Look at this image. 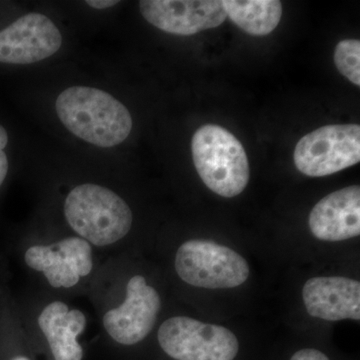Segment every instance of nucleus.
Segmentation results:
<instances>
[{"mask_svg":"<svg viewBox=\"0 0 360 360\" xmlns=\"http://www.w3.org/2000/svg\"><path fill=\"white\" fill-rule=\"evenodd\" d=\"M56 110L71 134L99 148L118 146L131 132L129 110L108 92L94 87H68L56 99Z\"/></svg>","mask_w":360,"mask_h":360,"instance_id":"obj_1","label":"nucleus"},{"mask_svg":"<svg viewBox=\"0 0 360 360\" xmlns=\"http://www.w3.org/2000/svg\"><path fill=\"white\" fill-rule=\"evenodd\" d=\"M194 167L206 186L222 198H234L245 191L250 167L243 143L229 130L205 124L191 141Z\"/></svg>","mask_w":360,"mask_h":360,"instance_id":"obj_2","label":"nucleus"},{"mask_svg":"<svg viewBox=\"0 0 360 360\" xmlns=\"http://www.w3.org/2000/svg\"><path fill=\"white\" fill-rule=\"evenodd\" d=\"M65 215L78 236L96 246L110 245L129 233L132 212L115 191L94 184L75 187L66 196Z\"/></svg>","mask_w":360,"mask_h":360,"instance_id":"obj_3","label":"nucleus"},{"mask_svg":"<svg viewBox=\"0 0 360 360\" xmlns=\"http://www.w3.org/2000/svg\"><path fill=\"white\" fill-rule=\"evenodd\" d=\"M175 269L184 283L208 290L238 288L250 276V265L238 252L200 239L180 245Z\"/></svg>","mask_w":360,"mask_h":360,"instance_id":"obj_4","label":"nucleus"},{"mask_svg":"<svg viewBox=\"0 0 360 360\" xmlns=\"http://www.w3.org/2000/svg\"><path fill=\"white\" fill-rule=\"evenodd\" d=\"M163 352L175 360H233L238 338L229 329L186 316H174L158 329Z\"/></svg>","mask_w":360,"mask_h":360,"instance_id":"obj_5","label":"nucleus"},{"mask_svg":"<svg viewBox=\"0 0 360 360\" xmlns=\"http://www.w3.org/2000/svg\"><path fill=\"white\" fill-rule=\"evenodd\" d=\"M293 160L302 174L322 177L340 172L360 161V127L326 125L303 136Z\"/></svg>","mask_w":360,"mask_h":360,"instance_id":"obj_6","label":"nucleus"},{"mask_svg":"<svg viewBox=\"0 0 360 360\" xmlns=\"http://www.w3.org/2000/svg\"><path fill=\"white\" fill-rule=\"evenodd\" d=\"M63 44V35L44 14L21 16L0 30V63L32 65L51 58Z\"/></svg>","mask_w":360,"mask_h":360,"instance_id":"obj_7","label":"nucleus"},{"mask_svg":"<svg viewBox=\"0 0 360 360\" xmlns=\"http://www.w3.org/2000/svg\"><path fill=\"white\" fill-rule=\"evenodd\" d=\"M160 307L158 291L143 276H135L127 283L124 302L104 315V328L116 342L136 345L153 330Z\"/></svg>","mask_w":360,"mask_h":360,"instance_id":"obj_8","label":"nucleus"},{"mask_svg":"<svg viewBox=\"0 0 360 360\" xmlns=\"http://www.w3.org/2000/svg\"><path fill=\"white\" fill-rule=\"evenodd\" d=\"M139 4L144 20L170 34H196L227 18L219 0H142Z\"/></svg>","mask_w":360,"mask_h":360,"instance_id":"obj_9","label":"nucleus"},{"mask_svg":"<svg viewBox=\"0 0 360 360\" xmlns=\"http://www.w3.org/2000/svg\"><path fill=\"white\" fill-rule=\"evenodd\" d=\"M307 312L328 321L360 319V283L342 276L314 277L303 286Z\"/></svg>","mask_w":360,"mask_h":360,"instance_id":"obj_10","label":"nucleus"},{"mask_svg":"<svg viewBox=\"0 0 360 360\" xmlns=\"http://www.w3.org/2000/svg\"><path fill=\"white\" fill-rule=\"evenodd\" d=\"M309 224L319 240L335 243L359 236L360 187H345L322 198L312 208Z\"/></svg>","mask_w":360,"mask_h":360,"instance_id":"obj_11","label":"nucleus"},{"mask_svg":"<svg viewBox=\"0 0 360 360\" xmlns=\"http://www.w3.org/2000/svg\"><path fill=\"white\" fill-rule=\"evenodd\" d=\"M39 326L54 359L82 360L84 350L77 336L84 330L86 319L80 310H70L61 302H52L40 314Z\"/></svg>","mask_w":360,"mask_h":360,"instance_id":"obj_12","label":"nucleus"},{"mask_svg":"<svg viewBox=\"0 0 360 360\" xmlns=\"http://www.w3.org/2000/svg\"><path fill=\"white\" fill-rule=\"evenodd\" d=\"M222 4L232 22L255 37L274 32L283 16V4L278 0H224Z\"/></svg>","mask_w":360,"mask_h":360,"instance_id":"obj_13","label":"nucleus"},{"mask_svg":"<svg viewBox=\"0 0 360 360\" xmlns=\"http://www.w3.org/2000/svg\"><path fill=\"white\" fill-rule=\"evenodd\" d=\"M25 259L30 269L42 271L52 288H70L80 277L54 245H34L26 250Z\"/></svg>","mask_w":360,"mask_h":360,"instance_id":"obj_14","label":"nucleus"},{"mask_svg":"<svg viewBox=\"0 0 360 360\" xmlns=\"http://www.w3.org/2000/svg\"><path fill=\"white\" fill-rule=\"evenodd\" d=\"M56 250L63 255L79 277L89 276L92 270V250L89 243L84 238H70L63 239L54 245Z\"/></svg>","mask_w":360,"mask_h":360,"instance_id":"obj_15","label":"nucleus"},{"mask_svg":"<svg viewBox=\"0 0 360 360\" xmlns=\"http://www.w3.org/2000/svg\"><path fill=\"white\" fill-rule=\"evenodd\" d=\"M335 63L338 71L352 84L360 86V41L345 39L336 45Z\"/></svg>","mask_w":360,"mask_h":360,"instance_id":"obj_16","label":"nucleus"},{"mask_svg":"<svg viewBox=\"0 0 360 360\" xmlns=\"http://www.w3.org/2000/svg\"><path fill=\"white\" fill-rule=\"evenodd\" d=\"M7 143H8V134L6 129L0 124V186L6 180L7 172H8V158L4 153Z\"/></svg>","mask_w":360,"mask_h":360,"instance_id":"obj_17","label":"nucleus"},{"mask_svg":"<svg viewBox=\"0 0 360 360\" xmlns=\"http://www.w3.org/2000/svg\"><path fill=\"white\" fill-rule=\"evenodd\" d=\"M290 360H329L326 354L321 352L312 348H305V349L298 350L292 355Z\"/></svg>","mask_w":360,"mask_h":360,"instance_id":"obj_18","label":"nucleus"},{"mask_svg":"<svg viewBox=\"0 0 360 360\" xmlns=\"http://www.w3.org/2000/svg\"><path fill=\"white\" fill-rule=\"evenodd\" d=\"M86 4L92 8L108 9L115 6L116 4H120V1H116V0H89Z\"/></svg>","mask_w":360,"mask_h":360,"instance_id":"obj_19","label":"nucleus"},{"mask_svg":"<svg viewBox=\"0 0 360 360\" xmlns=\"http://www.w3.org/2000/svg\"><path fill=\"white\" fill-rule=\"evenodd\" d=\"M13 360H30V359H28L27 357H25V356H18V357H14V359Z\"/></svg>","mask_w":360,"mask_h":360,"instance_id":"obj_20","label":"nucleus"}]
</instances>
